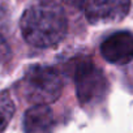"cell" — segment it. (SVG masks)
<instances>
[{
  "label": "cell",
  "mask_w": 133,
  "mask_h": 133,
  "mask_svg": "<svg viewBox=\"0 0 133 133\" xmlns=\"http://www.w3.org/2000/svg\"><path fill=\"white\" fill-rule=\"evenodd\" d=\"M76 94L80 104L93 107L101 103L108 91V82L103 72L90 61H81L75 71Z\"/></svg>",
  "instance_id": "3"
},
{
  "label": "cell",
  "mask_w": 133,
  "mask_h": 133,
  "mask_svg": "<svg viewBox=\"0 0 133 133\" xmlns=\"http://www.w3.org/2000/svg\"><path fill=\"white\" fill-rule=\"evenodd\" d=\"M15 114V104L8 93L0 91V133H3L12 120Z\"/></svg>",
  "instance_id": "7"
},
{
  "label": "cell",
  "mask_w": 133,
  "mask_h": 133,
  "mask_svg": "<svg viewBox=\"0 0 133 133\" xmlns=\"http://www.w3.org/2000/svg\"><path fill=\"white\" fill-rule=\"evenodd\" d=\"M63 80L59 72L51 66L34 65L26 71L22 78L25 98L34 104H48L61 94Z\"/></svg>",
  "instance_id": "2"
},
{
  "label": "cell",
  "mask_w": 133,
  "mask_h": 133,
  "mask_svg": "<svg viewBox=\"0 0 133 133\" xmlns=\"http://www.w3.org/2000/svg\"><path fill=\"white\" fill-rule=\"evenodd\" d=\"M11 57V47L4 39L3 35H0V65L7 63Z\"/></svg>",
  "instance_id": "8"
},
{
  "label": "cell",
  "mask_w": 133,
  "mask_h": 133,
  "mask_svg": "<svg viewBox=\"0 0 133 133\" xmlns=\"http://www.w3.org/2000/svg\"><path fill=\"white\" fill-rule=\"evenodd\" d=\"M72 2H73V3H77V4H80V3H81V4H85L88 0H72Z\"/></svg>",
  "instance_id": "9"
},
{
  "label": "cell",
  "mask_w": 133,
  "mask_h": 133,
  "mask_svg": "<svg viewBox=\"0 0 133 133\" xmlns=\"http://www.w3.org/2000/svg\"><path fill=\"white\" fill-rule=\"evenodd\" d=\"M55 117L46 104H34L24 116L25 133H54Z\"/></svg>",
  "instance_id": "6"
},
{
  "label": "cell",
  "mask_w": 133,
  "mask_h": 133,
  "mask_svg": "<svg viewBox=\"0 0 133 133\" xmlns=\"http://www.w3.org/2000/svg\"><path fill=\"white\" fill-rule=\"evenodd\" d=\"M24 39L39 48L57 44L66 34L68 21L64 9L52 2H42L29 7L21 17Z\"/></svg>",
  "instance_id": "1"
},
{
  "label": "cell",
  "mask_w": 133,
  "mask_h": 133,
  "mask_svg": "<svg viewBox=\"0 0 133 133\" xmlns=\"http://www.w3.org/2000/svg\"><path fill=\"white\" fill-rule=\"evenodd\" d=\"M101 54L111 64H128L133 60V35L128 31H117L101 44Z\"/></svg>",
  "instance_id": "5"
},
{
  "label": "cell",
  "mask_w": 133,
  "mask_h": 133,
  "mask_svg": "<svg viewBox=\"0 0 133 133\" xmlns=\"http://www.w3.org/2000/svg\"><path fill=\"white\" fill-rule=\"evenodd\" d=\"M130 9V0H88L85 16L93 25L116 24L125 18Z\"/></svg>",
  "instance_id": "4"
}]
</instances>
